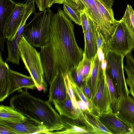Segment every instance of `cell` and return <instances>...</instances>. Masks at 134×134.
Returning <instances> with one entry per match:
<instances>
[{"mask_svg":"<svg viewBox=\"0 0 134 134\" xmlns=\"http://www.w3.org/2000/svg\"><path fill=\"white\" fill-rule=\"evenodd\" d=\"M60 8L54 14L49 27V42L52 48L57 72L64 74L77 67L83 57V51L76 40L74 26Z\"/></svg>","mask_w":134,"mask_h":134,"instance_id":"cell-1","label":"cell"},{"mask_svg":"<svg viewBox=\"0 0 134 134\" xmlns=\"http://www.w3.org/2000/svg\"><path fill=\"white\" fill-rule=\"evenodd\" d=\"M10 99V106L25 116L41 124L50 131L60 130L64 127L60 115L48 100H44L31 95L25 90Z\"/></svg>","mask_w":134,"mask_h":134,"instance_id":"cell-2","label":"cell"},{"mask_svg":"<svg viewBox=\"0 0 134 134\" xmlns=\"http://www.w3.org/2000/svg\"><path fill=\"white\" fill-rule=\"evenodd\" d=\"M54 14L50 9L35 13L31 21L25 24L22 35L31 45L41 48L49 42L50 26Z\"/></svg>","mask_w":134,"mask_h":134,"instance_id":"cell-3","label":"cell"},{"mask_svg":"<svg viewBox=\"0 0 134 134\" xmlns=\"http://www.w3.org/2000/svg\"><path fill=\"white\" fill-rule=\"evenodd\" d=\"M20 56L26 68L35 82L36 88L44 93L48 90L47 85L44 76L39 52L22 35L19 45Z\"/></svg>","mask_w":134,"mask_h":134,"instance_id":"cell-4","label":"cell"},{"mask_svg":"<svg viewBox=\"0 0 134 134\" xmlns=\"http://www.w3.org/2000/svg\"><path fill=\"white\" fill-rule=\"evenodd\" d=\"M125 56L108 50L105 59L106 73L111 79L116 89L118 96L129 95L130 91L125 78L123 65Z\"/></svg>","mask_w":134,"mask_h":134,"instance_id":"cell-5","label":"cell"},{"mask_svg":"<svg viewBox=\"0 0 134 134\" xmlns=\"http://www.w3.org/2000/svg\"><path fill=\"white\" fill-rule=\"evenodd\" d=\"M109 50L124 56L134 49V33L122 19L107 42Z\"/></svg>","mask_w":134,"mask_h":134,"instance_id":"cell-6","label":"cell"},{"mask_svg":"<svg viewBox=\"0 0 134 134\" xmlns=\"http://www.w3.org/2000/svg\"><path fill=\"white\" fill-rule=\"evenodd\" d=\"M101 69L98 87L92 100L93 110L99 116L113 111L106 80V69Z\"/></svg>","mask_w":134,"mask_h":134,"instance_id":"cell-7","label":"cell"},{"mask_svg":"<svg viewBox=\"0 0 134 134\" xmlns=\"http://www.w3.org/2000/svg\"><path fill=\"white\" fill-rule=\"evenodd\" d=\"M0 125L9 129L15 134H51L43 125L28 118L21 122L0 119Z\"/></svg>","mask_w":134,"mask_h":134,"instance_id":"cell-8","label":"cell"},{"mask_svg":"<svg viewBox=\"0 0 134 134\" xmlns=\"http://www.w3.org/2000/svg\"><path fill=\"white\" fill-rule=\"evenodd\" d=\"M88 14L98 26L107 42L114 33L116 25H113L105 20L100 14L94 0H80Z\"/></svg>","mask_w":134,"mask_h":134,"instance_id":"cell-9","label":"cell"},{"mask_svg":"<svg viewBox=\"0 0 134 134\" xmlns=\"http://www.w3.org/2000/svg\"><path fill=\"white\" fill-rule=\"evenodd\" d=\"M118 117L129 127H134V99L129 95L118 96L116 106Z\"/></svg>","mask_w":134,"mask_h":134,"instance_id":"cell-10","label":"cell"},{"mask_svg":"<svg viewBox=\"0 0 134 134\" xmlns=\"http://www.w3.org/2000/svg\"><path fill=\"white\" fill-rule=\"evenodd\" d=\"M39 53L44 79L50 85L57 72L52 48L49 42L41 48Z\"/></svg>","mask_w":134,"mask_h":134,"instance_id":"cell-11","label":"cell"},{"mask_svg":"<svg viewBox=\"0 0 134 134\" xmlns=\"http://www.w3.org/2000/svg\"><path fill=\"white\" fill-rule=\"evenodd\" d=\"M27 14H24L20 26L15 34L10 38L7 39L8 55L6 59L7 62H9L17 65L19 64L20 56L19 45L22 36L26 21L29 17Z\"/></svg>","mask_w":134,"mask_h":134,"instance_id":"cell-12","label":"cell"},{"mask_svg":"<svg viewBox=\"0 0 134 134\" xmlns=\"http://www.w3.org/2000/svg\"><path fill=\"white\" fill-rule=\"evenodd\" d=\"M99 116L101 121L112 134H132V128L125 123L113 111Z\"/></svg>","mask_w":134,"mask_h":134,"instance_id":"cell-13","label":"cell"},{"mask_svg":"<svg viewBox=\"0 0 134 134\" xmlns=\"http://www.w3.org/2000/svg\"><path fill=\"white\" fill-rule=\"evenodd\" d=\"M79 119L85 124L89 134H112L101 121L99 116L93 112L81 110Z\"/></svg>","mask_w":134,"mask_h":134,"instance_id":"cell-14","label":"cell"},{"mask_svg":"<svg viewBox=\"0 0 134 134\" xmlns=\"http://www.w3.org/2000/svg\"><path fill=\"white\" fill-rule=\"evenodd\" d=\"M25 3H17L4 30L6 39L13 37L16 33L21 24L25 11Z\"/></svg>","mask_w":134,"mask_h":134,"instance_id":"cell-15","label":"cell"},{"mask_svg":"<svg viewBox=\"0 0 134 134\" xmlns=\"http://www.w3.org/2000/svg\"><path fill=\"white\" fill-rule=\"evenodd\" d=\"M49 85L48 100L50 102L63 100L66 98L68 93L64 74L62 71H58Z\"/></svg>","mask_w":134,"mask_h":134,"instance_id":"cell-16","label":"cell"},{"mask_svg":"<svg viewBox=\"0 0 134 134\" xmlns=\"http://www.w3.org/2000/svg\"><path fill=\"white\" fill-rule=\"evenodd\" d=\"M9 77L10 84L9 94L23 88L33 90L36 88L34 81L31 76L24 75L10 68Z\"/></svg>","mask_w":134,"mask_h":134,"instance_id":"cell-17","label":"cell"},{"mask_svg":"<svg viewBox=\"0 0 134 134\" xmlns=\"http://www.w3.org/2000/svg\"><path fill=\"white\" fill-rule=\"evenodd\" d=\"M17 3L13 0H0V46L2 49H4V43L6 39L4 35V29Z\"/></svg>","mask_w":134,"mask_h":134,"instance_id":"cell-18","label":"cell"},{"mask_svg":"<svg viewBox=\"0 0 134 134\" xmlns=\"http://www.w3.org/2000/svg\"><path fill=\"white\" fill-rule=\"evenodd\" d=\"M97 26L94 21L90 30L83 32L85 41L83 57L91 60L95 56L98 50L95 31L96 28Z\"/></svg>","mask_w":134,"mask_h":134,"instance_id":"cell-19","label":"cell"},{"mask_svg":"<svg viewBox=\"0 0 134 134\" xmlns=\"http://www.w3.org/2000/svg\"><path fill=\"white\" fill-rule=\"evenodd\" d=\"M60 116L64 127L60 131L53 132V134H89L85 124L79 119H73L64 116Z\"/></svg>","mask_w":134,"mask_h":134,"instance_id":"cell-20","label":"cell"},{"mask_svg":"<svg viewBox=\"0 0 134 134\" xmlns=\"http://www.w3.org/2000/svg\"><path fill=\"white\" fill-rule=\"evenodd\" d=\"M56 110L60 115H63L73 119H79L81 110L76 109L74 106L68 94L64 99L52 102Z\"/></svg>","mask_w":134,"mask_h":134,"instance_id":"cell-21","label":"cell"},{"mask_svg":"<svg viewBox=\"0 0 134 134\" xmlns=\"http://www.w3.org/2000/svg\"><path fill=\"white\" fill-rule=\"evenodd\" d=\"M10 68L0 54V102L3 101L9 95L10 82L9 77Z\"/></svg>","mask_w":134,"mask_h":134,"instance_id":"cell-22","label":"cell"},{"mask_svg":"<svg viewBox=\"0 0 134 134\" xmlns=\"http://www.w3.org/2000/svg\"><path fill=\"white\" fill-rule=\"evenodd\" d=\"M92 67L88 83L92 99L94 97L98 87L101 70V62L99 59L97 53L92 60Z\"/></svg>","mask_w":134,"mask_h":134,"instance_id":"cell-23","label":"cell"},{"mask_svg":"<svg viewBox=\"0 0 134 134\" xmlns=\"http://www.w3.org/2000/svg\"><path fill=\"white\" fill-rule=\"evenodd\" d=\"M27 118L16 110L11 106L1 105L0 106V119L14 122H21Z\"/></svg>","mask_w":134,"mask_h":134,"instance_id":"cell-24","label":"cell"},{"mask_svg":"<svg viewBox=\"0 0 134 134\" xmlns=\"http://www.w3.org/2000/svg\"><path fill=\"white\" fill-rule=\"evenodd\" d=\"M94 0L99 12L103 18L111 24L116 25L118 21L115 19L111 8L107 6L100 0Z\"/></svg>","mask_w":134,"mask_h":134,"instance_id":"cell-25","label":"cell"},{"mask_svg":"<svg viewBox=\"0 0 134 134\" xmlns=\"http://www.w3.org/2000/svg\"><path fill=\"white\" fill-rule=\"evenodd\" d=\"M106 78L110 96L111 107L114 113H116V106L118 96L111 79L106 73Z\"/></svg>","mask_w":134,"mask_h":134,"instance_id":"cell-26","label":"cell"},{"mask_svg":"<svg viewBox=\"0 0 134 134\" xmlns=\"http://www.w3.org/2000/svg\"><path fill=\"white\" fill-rule=\"evenodd\" d=\"M63 11L68 17L76 24L81 26L80 12L75 10L65 3L63 4Z\"/></svg>","mask_w":134,"mask_h":134,"instance_id":"cell-27","label":"cell"},{"mask_svg":"<svg viewBox=\"0 0 134 134\" xmlns=\"http://www.w3.org/2000/svg\"><path fill=\"white\" fill-rule=\"evenodd\" d=\"M74 82L80 87L82 88L84 82L83 80L82 70L81 66L78 64L77 67L71 69L67 72Z\"/></svg>","mask_w":134,"mask_h":134,"instance_id":"cell-28","label":"cell"},{"mask_svg":"<svg viewBox=\"0 0 134 134\" xmlns=\"http://www.w3.org/2000/svg\"><path fill=\"white\" fill-rule=\"evenodd\" d=\"M121 19L134 33V10L130 5L127 4L125 13Z\"/></svg>","mask_w":134,"mask_h":134,"instance_id":"cell-29","label":"cell"},{"mask_svg":"<svg viewBox=\"0 0 134 134\" xmlns=\"http://www.w3.org/2000/svg\"><path fill=\"white\" fill-rule=\"evenodd\" d=\"M68 76L72 88L74 93L80 100L86 103L91 111L93 112V110L92 105L85 95L83 90L82 87L81 88L79 87L74 82L71 77L69 75Z\"/></svg>","mask_w":134,"mask_h":134,"instance_id":"cell-30","label":"cell"},{"mask_svg":"<svg viewBox=\"0 0 134 134\" xmlns=\"http://www.w3.org/2000/svg\"><path fill=\"white\" fill-rule=\"evenodd\" d=\"M79 64L81 68L84 82L86 81H89L92 67V60L88 59L83 57Z\"/></svg>","mask_w":134,"mask_h":134,"instance_id":"cell-31","label":"cell"},{"mask_svg":"<svg viewBox=\"0 0 134 134\" xmlns=\"http://www.w3.org/2000/svg\"><path fill=\"white\" fill-rule=\"evenodd\" d=\"M125 56L126 64L124 69L127 77L134 81V58L130 53Z\"/></svg>","mask_w":134,"mask_h":134,"instance_id":"cell-32","label":"cell"},{"mask_svg":"<svg viewBox=\"0 0 134 134\" xmlns=\"http://www.w3.org/2000/svg\"><path fill=\"white\" fill-rule=\"evenodd\" d=\"M64 78L67 93L72 102L73 105L77 110H81L79 108L77 100L76 99L74 92L72 88L67 72L64 74Z\"/></svg>","mask_w":134,"mask_h":134,"instance_id":"cell-33","label":"cell"},{"mask_svg":"<svg viewBox=\"0 0 134 134\" xmlns=\"http://www.w3.org/2000/svg\"><path fill=\"white\" fill-rule=\"evenodd\" d=\"M39 11L41 12L49 9L53 4H63L64 0H34Z\"/></svg>","mask_w":134,"mask_h":134,"instance_id":"cell-34","label":"cell"},{"mask_svg":"<svg viewBox=\"0 0 134 134\" xmlns=\"http://www.w3.org/2000/svg\"><path fill=\"white\" fill-rule=\"evenodd\" d=\"M98 49L100 48L103 52L105 58L109 49L107 42L98 26L95 30Z\"/></svg>","mask_w":134,"mask_h":134,"instance_id":"cell-35","label":"cell"},{"mask_svg":"<svg viewBox=\"0 0 134 134\" xmlns=\"http://www.w3.org/2000/svg\"><path fill=\"white\" fill-rule=\"evenodd\" d=\"M82 87L84 94L91 104L93 109L92 103V96L88 81H86L84 82L83 85Z\"/></svg>","mask_w":134,"mask_h":134,"instance_id":"cell-36","label":"cell"},{"mask_svg":"<svg viewBox=\"0 0 134 134\" xmlns=\"http://www.w3.org/2000/svg\"><path fill=\"white\" fill-rule=\"evenodd\" d=\"M126 80V84L129 87L130 93L134 99V81L128 77Z\"/></svg>","mask_w":134,"mask_h":134,"instance_id":"cell-37","label":"cell"},{"mask_svg":"<svg viewBox=\"0 0 134 134\" xmlns=\"http://www.w3.org/2000/svg\"><path fill=\"white\" fill-rule=\"evenodd\" d=\"M64 2L75 10L80 12L81 11L74 0H64Z\"/></svg>","mask_w":134,"mask_h":134,"instance_id":"cell-38","label":"cell"},{"mask_svg":"<svg viewBox=\"0 0 134 134\" xmlns=\"http://www.w3.org/2000/svg\"><path fill=\"white\" fill-rule=\"evenodd\" d=\"M79 108L82 111H88L92 112L88 105L84 102L81 100L77 101Z\"/></svg>","mask_w":134,"mask_h":134,"instance_id":"cell-39","label":"cell"},{"mask_svg":"<svg viewBox=\"0 0 134 134\" xmlns=\"http://www.w3.org/2000/svg\"><path fill=\"white\" fill-rule=\"evenodd\" d=\"M0 134H15V133L9 129L0 125Z\"/></svg>","mask_w":134,"mask_h":134,"instance_id":"cell-40","label":"cell"},{"mask_svg":"<svg viewBox=\"0 0 134 134\" xmlns=\"http://www.w3.org/2000/svg\"><path fill=\"white\" fill-rule=\"evenodd\" d=\"M97 53L99 59L101 62L105 59L104 54L100 48L98 49Z\"/></svg>","mask_w":134,"mask_h":134,"instance_id":"cell-41","label":"cell"},{"mask_svg":"<svg viewBox=\"0 0 134 134\" xmlns=\"http://www.w3.org/2000/svg\"><path fill=\"white\" fill-rule=\"evenodd\" d=\"M104 4L108 7L111 8L114 3L113 0H100Z\"/></svg>","mask_w":134,"mask_h":134,"instance_id":"cell-42","label":"cell"},{"mask_svg":"<svg viewBox=\"0 0 134 134\" xmlns=\"http://www.w3.org/2000/svg\"><path fill=\"white\" fill-rule=\"evenodd\" d=\"M74 0L78 5L81 11H82L85 7L81 2L80 0Z\"/></svg>","mask_w":134,"mask_h":134,"instance_id":"cell-43","label":"cell"},{"mask_svg":"<svg viewBox=\"0 0 134 134\" xmlns=\"http://www.w3.org/2000/svg\"><path fill=\"white\" fill-rule=\"evenodd\" d=\"M132 134H134V127L132 128Z\"/></svg>","mask_w":134,"mask_h":134,"instance_id":"cell-44","label":"cell"}]
</instances>
